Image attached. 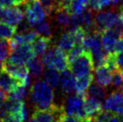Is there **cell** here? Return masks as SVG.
I'll use <instances>...</instances> for the list:
<instances>
[{
	"label": "cell",
	"mask_w": 123,
	"mask_h": 122,
	"mask_svg": "<svg viewBox=\"0 0 123 122\" xmlns=\"http://www.w3.org/2000/svg\"><path fill=\"white\" fill-rule=\"evenodd\" d=\"M60 75L58 71L53 69H47L43 73V80L52 88H55L60 84Z\"/></svg>",
	"instance_id": "cell-23"
},
{
	"label": "cell",
	"mask_w": 123,
	"mask_h": 122,
	"mask_svg": "<svg viewBox=\"0 0 123 122\" xmlns=\"http://www.w3.org/2000/svg\"><path fill=\"white\" fill-rule=\"evenodd\" d=\"M28 96V88L24 86L23 85H18L17 88H15L12 92L8 93V97L11 99H14L17 100L24 101Z\"/></svg>",
	"instance_id": "cell-28"
},
{
	"label": "cell",
	"mask_w": 123,
	"mask_h": 122,
	"mask_svg": "<svg viewBox=\"0 0 123 122\" xmlns=\"http://www.w3.org/2000/svg\"><path fill=\"white\" fill-rule=\"evenodd\" d=\"M113 88L117 90H122L123 89V72L120 70H117L112 73L111 83Z\"/></svg>",
	"instance_id": "cell-31"
},
{
	"label": "cell",
	"mask_w": 123,
	"mask_h": 122,
	"mask_svg": "<svg viewBox=\"0 0 123 122\" xmlns=\"http://www.w3.org/2000/svg\"><path fill=\"white\" fill-rule=\"evenodd\" d=\"M119 21V13L115 8L111 10L100 11L95 15L94 29L101 34L105 30L114 28Z\"/></svg>",
	"instance_id": "cell-3"
},
{
	"label": "cell",
	"mask_w": 123,
	"mask_h": 122,
	"mask_svg": "<svg viewBox=\"0 0 123 122\" xmlns=\"http://www.w3.org/2000/svg\"><path fill=\"white\" fill-rule=\"evenodd\" d=\"M85 51H86V49H84L82 44H75V45L69 51V54H68V55H67L69 63L71 64L72 62L75 60L78 57H80Z\"/></svg>",
	"instance_id": "cell-32"
},
{
	"label": "cell",
	"mask_w": 123,
	"mask_h": 122,
	"mask_svg": "<svg viewBox=\"0 0 123 122\" xmlns=\"http://www.w3.org/2000/svg\"><path fill=\"white\" fill-rule=\"evenodd\" d=\"M25 13L18 6L3 7L0 21L8 24L17 26L23 20Z\"/></svg>",
	"instance_id": "cell-11"
},
{
	"label": "cell",
	"mask_w": 123,
	"mask_h": 122,
	"mask_svg": "<svg viewBox=\"0 0 123 122\" xmlns=\"http://www.w3.org/2000/svg\"><path fill=\"white\" fill-rule=\"evenodd\" d=\"M95 78L97 84L103 87H107L111 83L112 72L105 65H102L96 69Z\"/></svg>",
	"instance_id": "cell-18"
},
{
	"label": "cell",
	"mask_w": 123,
	"mask_h": 122,
	"mask_svg": "<svg viewBox=\"0 0 123 122\" xmlns=\"http://www.w3.org/2000/svg\"><path fill=\"white\" fill-rule=\"evenodd\" d=\"M16 6H19V5H25L29 0H14Z\"/></svg>",
	"instance_id": "cell-41"
},
{
	"label": "cell",
	"mask_w": 123,
	"mask_h": 122,
	"mask_svg": "<svg viewBox=\"0 0 123 122\" xmlns=\"http://www.w3.org/2000/svg\"><path fill=\"white\" fill-rule=\"evenodd\" d=\"M0 122H4V121H3V120H1V119H0Z\"/></svg>",
	"instance_id": "cell-49"
},
{
	"label": "cell",
	"mask_w": 123,
	"mask_h": 122,
	"mask_svg": "<svg viewBox=\"0 0 123 122\" xmlns=\"http://www.w3.org/2000/svg\"><path fill=\"white\" fill-rule=\"evenodd\" d=\"M103 108L118 116H122L123 114V92L122 90L113 91L105 98Z\"/></svg>",
	"instance_id": "cell-10"
},
{
	"label": "cell",
	"mask_w": 123,
	"mask_h": 122,
	"mask_svg": "<svg viewBox=\"0 0 123 122\" xmlns=\"http://www.w3.org/2000/svg\"><path fill=\"white\" fill-rule=\"evenodd\" d=\"M71 2L72 0H55V3H56V9H55V11L59 9L68 10Z\"/></svg>",
	"instance_id": "cell-35"
},
{
	"label": "cell",
	"mask_w": 123,
	"mask_h": 122,
	"mask_svg": "<svg viewBox=\"0 0 123 122\" xmlns=\"http://www.w3.org/2000/svg\"><path fill=\"white\" fill-rule=\"evenodd\" d=\"M63 114H65L63 105H54L48 110H35L32 118L38 122H58Z\"/></svg>",
	"instance_id": "cell-9"
},
{
	"label": "cell",
	"mask_w": 123,
	"mask_h": 122,
	"mask_svg": "<svg viewBox=\"0 0 123 122\" xmlns=\"http://www.w3.org/2000/svg\"><path fill=\"white\" fill-rule=\"evenodd\" d=\"M30 99L36 110H48L55 105L53 88L44 80L35 81L30 89Z\"/></svg>",
	"instance_id": "cell-1"
},
{
	"label": "cell",
	"mask_w": 123,
	"mask_h": 122,
	"mask_svg": "<svg viewBox=\"0 0 123 122\" xmlns=\"http://www.w3.org/2000/svg\"><path fill=\"white\" fill-rule=\"evenodd\" d=\"M0 5H2L3 7L16 6L14 0H0Z\"/></svg>",
	"instance_id": "cell-40"
},
{
	"label": "cell",
	"mask_w": 123,
	"mask_h": 122,
	"mask_svg": "<svg viewBox=\"0 0 123 122\" xmlns=\"http://www.w3.org/2000/svg\"><path fill=\"white\" fill-rule=\"evenodd\" d=\"M80 122H93L91 118H86V119H83L81 121H80Z\"/></svg>",
	"instance_id": "cell-45"
},
{
	"label": "cell",
	"mask_w": 123,
	"mask_h": 122,
	"mask_svg": "<svg viewBox=\"0 0 123 122\" xmlns=\"http://www.w3.org/2000/svg\"><path fill=\"white\" fill-rule=\"evenodd\" d=\"M102 108V101L89 95H86L84 98V110L87 118H92L101 110Z\"/></svg>",
	"instance_id": "cell-16"
},
{
	"label": "cell",
	"mask_w": 123,
	"mask_h": 122,
	"mask_svg": "<svg viewBox=\"0 0 123 122\" xmlns=\"http://www.w3.org/2000/svg\"><path fill=\"white\" fill-rule=\"evenodd\" d=\"M51 41L50 38L43 37V36H38L32 42L33 51L34 52L35 55L37 56H43L44 53L51 47Z\"/></svg>",
	"instance_id": "cell-17"
},
{
	"label": "cell",
	"mask_w": 123,
	"mask_h": 122,
	"mask_svg": "<svg viewBox=\"0 0 123 122\" xmlns=\"http://www.w3.org/2000/svg\"><path fill=\"white\" fill-rule=\"evenodd\" d=\"M94 70L92 55L88 51H85L80 57L70 64V70L75 77L91 75Z\"/></svg>",
	"instance_id": "cell-4"
},
{
	"label": "cell",
	"mask_w": 123,
	"mask_h": 122,
	"mask_svg": "<svg viewBox=\"0 0 123 122\" xmlns=\"http://www.w3.org/2000/svg\"><path fill=\"white\" fill-rule=\"evenodd\" d=\"M113 4L112 0H89V7L92 11L100 12Z\"/></svg>",
	"instance_id": "cell-29"
},
{
	"label": "cell",
	"mask_w": 123,
	"mask_h": 122,
	"mask_svg": "<svg viewBox=\"0 0 123 122\" xmlns=\"http://www.w3.org/2000/svg\"><path fill=\"white\" fill-rule=\"evenodd\" d=\"M122 52H123V35L118 38L113 48V54H118Z\"/></svg>",
	"instance_id": "cell-36"
},
{
	"label": "cell",
	"mask_w": 123,
	"mask_h": 122,
	"mask_svg": "<svg viewBox=\"0 0 123 122\" xmlns=\"http://www.w3.org/2000/svg\"><path fill=\"white\" fill-rule=\"evenodd\" d=\"M42 61L47 69H53L60 72L68 70L70 66L67 54L57 46L50 47L44 53L42 57Z\"/></svg>",
	"instance_id": "cell-2"
},
{
	"label": "cell",
	"mask_w": 123,
	"mask_h": 122,
	"mask_svg": "<svg viewBox=\"0 0 123 122\" xmlns=\"http://www.w3.org/2000/svg\"><path fill=\"white\" fill-rule=\"evenodd\" d=\"M105 87H103L97 83H91L90 85L89 89L86 93V95L91 96L93 98L99 99V100L102 101L106 96V90H105Z\"/></svg>",
	"instance_id": "cell-26"
},
{
	"label": "cell",
	"mask_w": 123,
	"mask_h": 122,
	"mask_svg": "<svg viewBox=\"0 0 123 122\" xmlns=\"http://www.w3.org/2000/svg\"><path fill=\"white\" fill-rule=\"evenodd\" d=\"M3 70L11 76L23 81L24 85L27 88L30 87L31 78L27 66L25 64H15L9 61H5L3 64Z\"/></svg>",
	"instance_id": "cell-7"
},
{
	"label": "cell",
	"mask_w": 123,
	"mask_h": 122,
	"mask_svg": "<svg viewBox=\"0 0 123 122\" xmlns=\"http://www.w3.org/2000/svg\"><path fill=\"white\" fill-rule=\"evenodd\" d=\"M28 122H38V121H35V120H34V119H33V118H32V119H31V120H29V121H28Z\"/></svg>",
	"instance_id": "cell-47"
},
{
	"label": "cell",
	"mask_w": 123,
	"mask_h": 122,
	"mask_svg": "<svg viewBox=\"0 0 123 122\" xmlns=\"http://www.w3.org/2000/svg\"><path fill=\"white\" fill-rule=\"evenodd\" d=\"M120 36L119 33L113 29H109L101 33V35H100L101 44L104 50L107 54H111V53L113 54L114 45Z\"/></svg>",
	"instance_id": "cell-14"
},
{
	"label": "cell",
	"mask_w": 123,
	"mask_h": 122,
	"mask_svg": "<svg viewBox=\"0 0 123 122\" xmlns=\"http://www.w3.org/2000/svg\"><path fill=\"white\" fill-rule=\"evenodd\" d=\"M89 0H72L68 8V13L71 15H79L87 9Z\"/></svg>",
	"instance_id": "cell-24"
},
{
	"label": "cell",
	"mask_w": 123,
	"mask_h": 122,
	"mask_svg": "<svg viewBox=\"0 0 123 122\" xmlns=\"http://www.w3.org/2000/svg\"><path fill=\"white\" fill-rule=\"evenodd\" d=\"M84 98L80 94H71L67 96L63 105L64 111L68 116L76 117L80 121L86 119V115L84 110Z\"/></svg>",
	"instance_id": "cell-5"
},
{
	"label": "cell",
	"mask_w": 123,
	"mask_h": 122,
	"mask_svg": "<svg viewBox=\"0 0 123 122\" xmlns=\"http://www.w3.org/2000/svg\"><path fill=\"white\" fill-rule=\"evenodd\" d=\"M42 6L44 7V10L46 12V14L50 15L52 13L55 11L56 9V3L55 0H39Z\"/></svg>",
	"instance_id": "cell-34"
},
{
	"label": "cell",
	"mask_w": 123,
	"mask_h": 122,
	"mask_svg": "<svg viewBox=\"0 0 123 122\" xmlns=\"http://www.w3.org/2000/svg\"><path fill=\"white\" fill-rule=\"evenodd\" d=\"M27 68L29 70V73L33 78H39L44 73V64L42 59L37 57H34L27 63Z\"/></svg>",
	"instance_id": "cell-21"
},
{
	"label": "cell",
	"mask_w": 123,
	"mask_h": 122,
	"mask_svg": "<svg viewBox=\"0 0 123 122\" xmlns=\"http://www.w3.org/2000/svg\"><path fill=\"white\" fill-rule=\"evenodd\" d=\"M113 1V5L120 4V7L123 6V0H112Z\"/></svg>",
	"instance_id": "cell-44"
},
{
	"label": "cell",
	"mask_w": 123,
	"mask_h": 122,
	"mask_svg": "<svg viewBox=\"0 0 123 122\" xmlns=\"http://www.w3.org/2000/svg\"><path fill=\"white\" fill-rule=\"evenodd\" d=\"M3 121L4 122H24L20 116L15 114H8Z\"/></svg>",
	"instance_id": "cell-37"
},
{
	"label": "cell",
	"mask_w": 123,
	"mask_h": 122,
	"mask_svg": "<svg viewBox=\"0 0 123 122\" xmlns=\"http://www.w3.org/2000/svg\"><path fill=\"white\" fill-rule=\"evenodd\" d=\"M122 92H123V89H122Z\"/></svg>",
	"instance_id": "cell-50"
},
{
	"label": "cell",
	"mask_w": 123,
	"mask_h": 122,
	"mask_svg": "<svg viewBox=\"0 0 123 122\" xmlns=\"http://www.w3.org/2000/svg\"><path fill=\"white\" fill-rule=\"evenodd\" d=\"M93 75H85V76L77 77L75 80V91L78 94L86 97L87 90L89 89L90 85L93 82Z\"/></svg>",
	"instance_id": "cell-20"
},
{
	"label": "cell",
	"mask_w": 123,
	"mask_h": 122,
	"mask_svg": "<svg viewBox=\"0 0 123 122\" xmlns=\"http://www.w3.org/2000/svg\"><path fill=\"white\" fill-rule=\"evenodd\" d=\"M3 71V64H2V63L0 62V73Z\"/></svg>",
	"instance_id": "cell-46"
},
{
	"label": "cell",
	"mask_w": 123,
	"mask_h": 122,
	"mask_svg": "<svg viewBox=\"0 0 123 122\" xmlns=\"http://www.w3.org/2000/svg\"><path fill=\"white\" fill-rule=\"evenodd\" d=\"M75 76L70 70H65L62 71L60 78V90L65 94H70L75 91Z\"/></svg>",
	"instance_id": "cell-13"
},
{
	"label": "cell",
	"mask_w": 123,
	"mask_h": 122,
	"mask_svg": "<svg viewBox=\"0 0 123 122\" xmlns=\"http://www.w3.org/2000/svg\"><path fill=\"white\" fill-rule=\"evenodd\" d=\"M116 61H117L118 70H122L123 72V52L118 54H116Z\"/></svg>",
	"instance_id": "cell-39"
},
{
	"label": "cell",
	"mask_w": 123,
	"mask_h": 122,
	"mask_svg": "<svg viewBox=\"0 0 123 122\" xmlns=\"http://www.w3.org/2000/svg\"><path fill=\"white\" fill-rule=\"evenodd\" d=\"M25 16L26 21L33 27L42 21L47 16L44 7L39 0H29L25 4Z\"/></svg>",
	"instance_id": "cell-6"
},
{
	"label": "cell",
	"mask_w": 123,
	"mask_h": 122,
	"mask_svg": "<svg viewBox=\"0 0 123 122\" xmlns=\"http://www.w3.org/2000/svg\"><path fill=\"white\" fill-rule=\"evenodd\" d=\"M119 18L123 24V6L120 7V12H119Z\"/></svg>",
	"instance_id": "cell-42"
},
{
	"label": "cell",
	"mask_w": 123,
	"mask_h": 122,
	"mask_svg": "<svg viewBox=\"0 0 123 122\" xmlns=\"http://www.w3.org/2000/svg\"><path fill=\"white\" fill-rule=\"evenodd\" d=\"M100 35L101 34L97 31H92V32L86 33L83 39L81 44L86 51L91 53V55L104 50L101 44Z\"/></svg>",
	"instance_id": "cell-12"
},
{
	"label": "cell",
	"mask_w": 123,
	"mask_h": 122,
	"mask_svg": "<svg viewBox=\"0 0 123 122\" xmlns=\"http://www.w3.org/2000/svg\"><path fill=\"white\" fill-rule=\"evenodd\" d=\"M11 46L8 39H0V62L5 61L11 54Z\"/></svg>",
	"instance_id": "cell-30"
},
{
	"label": "cell",
	"mask_w": 123,
	"mask_h": 122,
	"mask_svg": "<svg viewBox=\"0 0 123 122\" xmlns=\"http://www.w3.org/2000/svg\"><path fill=\"white\" fill-rule=\"evenodd\" d=\"M121 116H122V117L120 118V119H121V122H123V114Z\"/></svg>",
	"instance_id": "cell-48"
},
{
	"label": "cell",
	"mask_w": 123,
	"mask_h": 122,
	"mask_svg": "<svg viewBox=\"0 0 123 122\" xmlns=\"http://www.w3.org/2000/svg\"><path fill=\"white\" fill-rule=\"evenodd\" d=\"M58 122H80V120L77 119L76 117L71 116H68L65 113L62 115V116L60 118Z\"/></svg>",
	"instance_id": "cell-38"
},
{
	"label": "cell",
	"mask_w": 123,
	"mask_h": 122,
	"mask_svg": "<svg viewBox=\"0 0 123 122\" xmlns=\"http://www.w3.org/2000/svg\"><path fill=\"white\" fill-rule=\"evenodd\" d=\"M34 30L39 34V36H43V37L50 38L51 39L53 36V31H52V27L50 23L45 19L42 20V21L39 22L38 23L34 24Z\"/></svg>",
	"instance_id": "cell-25"
},
{
	"label": "cell",
	"mask_w": 123,
	"mask_h": 122,
	"mask_svg": "<svg viewBox=\"0 0 123 122\" xmlns=\"http://www.w3.org/2000/svg\"><path fill=\"white\" fill-rule=\"evenodd\" d=\"M20 85H24L23 81L11 76L3 70L0 73V89L3 91L8 94Z\"/></svg>",
	"instance_id": "cell-15"
},
{
	"label": "cell",
	"mask_w": 123,
	"mask_h": 122,
	"mask_svg": "<svg viewBox=\"0 0 123 122\" xmlns=\"http://www.w3.org/2000/svg\"><path fill=\"white\" fill-rule=\"evenodd\" d=\"M35 56L32 47L29 44H24L12 49L8 61L15 64H27Z\"/></svg>",
	"instance_id": "cell-8"
},
{
	"label": "cell",
	"mask_w": 123,
	"mask_h": 122,
	"mask_svg": "<svg viewBox=\"0 0 123 122\" xmlns=\"http://www.w3.org/2000/svg\"><path fill=\"white\" fill-rule=\"evenodd\" d=\"M110 122H121V119H120V117H119L118 116L115 115V116L111 118V120L110 121Z\"/></svg>",
	"instance_id": "cell-43"
},
{
	"label": "cell",
	"mask_w": 123,
	"mask_h": 122,
	"mask_svg": "<svg viewBox=\"0 0 123 122\" xmlns=\"http://www.w3.org/2000/svg\"><path fill=\"white\" fill-rule=\"evenodd\" d=\"M76 44L74 38L71 31L63 33L56 41V46L64 50L65 52H69Z\"/></svg>",
	"instance_id": "cell-19"
},
{
	"label": "cell",
	"mask_w": 123,
	"mask_h": 122,
	"mask_svg": "<svg viewBox=\"0 0 123 122\" xmlns=\"http://www.w3.org/2000/svg\"><path fill=\"white\" fill-rule=\"evenodd\" d=\"M114 116H115V114H113L111 111L106 110H101L91 119H92L93 122H110Z\"/></svg>",
	"instance_id": "cell-33"
},
{
	"label": "cell",
	"mask_w": 123,
	"mask_h": 122,
	"mask_svg": "<svg viewBox=\"0 0 123 122\" xmlns=\"http://www.w3.org/2000/svg\"><path fill=\"white\" fill-rule=\"evenodd\" d=\"M16 33V26L8 24L0 21V39H10Z\"/></svg>",
	"instance_id": "cell-27"
},
{
	"label": "cell",
	"mask_w": 123,
	"mask_h": 122,
	"mask_svg": "<svg viewBox=\"0 0 123 122\" xmlns=\"http://www.w3.org/2000/svg\"><path fill=\"white\" fill-rule=\"evenodd\" d=\"M55 22L57 25L62 29H70L71 16L65 9H59L55 12Z\"/></svg>",
	"instance_id": "cell-22"
}]
</instances>
